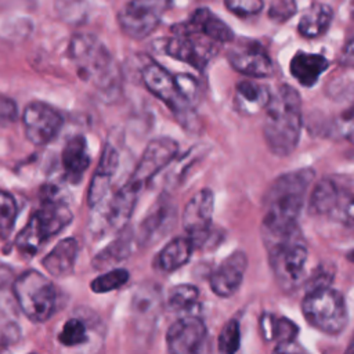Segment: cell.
Wrapping results in <instances>:
<instances>
[{"label": "cell", "instance_id": "1", "mask_svg": "<svg viewBox=\"0 0 354 354\" xmlns=\"http://www.w3.org/2000/svg\"><path fill=\"white\" fill-rule=\"evenodd\" d=\"M315 173L310 167L281 174L264 194L261 235L268 246L299 228L297 218Z\"/></svg>", "mask_w": 354, "mask_h": 354}, {"label": "cell", "instance_id": "2", "mask_svg": "<svg viewBox=\"0 0 354 354\" xmlns=\"http://www.w3.org/2000/svg\"><path fill=\"white\" fill-rule=\"evenodd\" d=\"M301 130V100L289 84H281L266 106L263 136L277 156H288L297 147Z\"/></svg>", "mask_w": 354, "mask_h": 354}, {"label": "cell", "instance_id": "3", "mask_svg": "<svg viewBox=\"0 0 354 354\" xmlns=\"http://www.w3.org/2000/svg\"><path fill=\"white\" fill-rule=\"evenodd\" d=\"M68 54L82 80L104 93L116 90L119 69L104 43L91 33H76L71 37Z\"/></svg>", "mask_w": 354, "mask_h": 354}, {"label": "cell", "instance_id": "4", "mask_svg": "<svg viewBox=\"0 0 354 354\" xmlns=\"http://www.w3.org/2000/svg\"><path fill=\"white\" fill-rule=\"evenodd\" d=\"M72 212L54 194H47L40 209L19 231L15 246L24 254H33L51 236L57 235L72 221Z\"/></svg>", "mask_w": 354, "mask_h": 354}, {"label": "cell", "instance_id": "5", "mask_svg": "<svg viewBox=\"0 0 354 354\" xmlns=\"http://www.w3.org/2000/svg\"><path fill=\"white\" fill-rule=\"evenodd\" d=\"M266 248L277 283L286 292L296 289L301 282L308 257L300 228Z\"/></svg>", "mask_w": 354, "mask_h": 354}, {"label": "cell", "instance_id": "6", "mask_svg": "<svg viewBox=\"0 0 354 354\" xmlns=\"http://www.w3.org/2000/svg\"><path fill=\"white\" fill-rule=\"evenodd\" d=\"M301 313L311 326L328 335L340 333L348 321L344 297L332 288L307 292L301 301Z\"/></svg>", "mask_w": 354, "mask_h": 354}, {"label": "cell", "instance_id": "7", "mask_svg": "<svg viewBox=\"0 0 354 354\" xmlns=\"http://www.w3.org/2000/svg\"><path fill=\"white\" fill-rule=\"evenodd\" d=\"M12 289L22 313L32 322H46L53 315L57 292L54 283L43 274L25 271L15 279Z\"/></svg>", "mask_w": 354, "mask_h": 354}, {"label": "cell", "instance_id": "8", "mask_svg": "<svg viewBox=\"0 0 354 354\" xmlns=\"http://www.w3.org/2000/svg\"><path fill=\"white\" fill-rule=\"evenodd\" d=\"M138 194L140 189L124 183L109 199H104L105 203L93 207L95 209L90 220L93 235L102 236L111 231H122L134 210Z\"/></svg>", "mask_w": 354, "mask_h": 354}, {"label": "cell", "instance_id": "9", "mask_svg": "<svg viewBox=\"0 0 354 354\" xmlns=\"http://www.w3.org/2000/svg\"><path fill=\"white\" fill-rule=\"evenodd\" d=\"M131 332L137 344L151 342L159 314L162 313V292L159 285L142 282L131 297Z\"/></svg>", "mask_w": 354, "mask_h": 354}, {"label": "cell", "instance_id": "10", "mask_svg": "<svg viewBox=\"0 0 354 354\" xmlns=\"http://www.w3.org/2000/svg\"><path fill=\"white\" fill-rule=\"evenodd\" d=\"M170 0H130L118 14L120 29L131 39L149 36L169 8Z\"/></svg>", "mask_w": 354, "mask_h": 354}, {"label": "cell", "instance_id": "11", "mask_svg": "<svg viewBox=\"0 0 354 354\" xmlns=\"http://www.w3.org/2000/svg\"><path fill=\"white\" fill-rule=\"evenodd\" d=\"M141 79L145 87L158 97L174 115L180 119L184 126H194L192 106L181 97L177 90L174 77L159 64L149 62L141 72Z\"/></svg>", "mask_w": 354, "mask_h": 354}, {"label": "cell", "instance_id": "12", "mask_svg": "<svg viewBox=\"0 0 354 354\" xmlns=\"http://www.w3.org/2000/svg\"><path fill=\"white\" fill-rule=\"evenodd\" d=\"M169 354H210L212 344L205 322L187 314L171 324L166 332Z\"/></svg>", "mask_w": 354, "mask_h": 354}, {"label": "cell", "instance_id": "13", "mask_svg": "<svg viewBox=\"0 0 354 354\" xmlns=\"http://www.w3.org/2000/svg\"><path fill=\"white\" fill-rule=\"evenodd\" d=\"M176 36H173L166 44V53L176 59H180L198 71H203L207 62L217 53L214 41L205 36L191 32L184 24L173 26Z\"/></svg>", "mask_w": 354, "mask_h": 354}, {"label": "cell", "instance_id": "14", "mask_svg": "<svg viewBox=\"0 0 354 354\" xmlns=\"http://www.w3.org/2000/svg\"><path fill=\"white\" fill-rule=\"evenodd\" d=\"M178 145L173 138L158 137L148 142L134 171L126 181L134 188L140 189L151 181L160 170H163L171 160H174Z\"/></svg>", "mask_w": 354, "mask_h": 354}, {"label": "cell", "instance_id": "15", "mask_svg": "<svg viewBox=\"0 0 354 354\" xmlns=\"http://www.w3.org/2000/svg\"><path fill=\"white\" fill-rule=\"evenodd\" d=\"M22 123L26 138L35 145H44L58 136L62 126V116L54 106L33 101L25 106Z\"/></svg>", "mask_w": 354, "mask_h": 354}, {"label": "cell", "instance_id": "16", "mask_svg": "<svg viewBox=\"0 0 354 354\" xmlns=\"http://www.w3.org/2000/svg\"><path fill=\"white\" fill-rule=\"evenodd\" d=\"M214 209V195L210 189L198 191L185 205L183 212V227L194 246L202 245L209 236Z\"/></svg>", "mask_w": 354, "mask_h": 354}, {"label": "cell", "instance_id": "17", "mask_svg": "<svg viewBox=\"0 0 354 354\" xmlns=\"http://www.w3.org/2000/svg\"><path fill=\"white\" fill-rule=\"evenodd\" d=\"M230 65L239 73L252 77H267L274 72V65L266 48L253 40L235 44L227 54Z\"/></svg>", "mask_w": 354, "mask_h": 354}, {"label": "cell", "instance_id": "18", "mask_svg": "<svg viewBox=\"0 0 354 354\" xmlns=\"http://www.w3.org/2000/svg\"><path fill=\"white\" fill-rule=\"evenodd\" d=\"M248 267L246 253L236 250L224 259L212 272L209 283L214 295L218 297L232 296L241 286Z\"/></svg>", "mask_w": 354, "mask_h": 354}, {"label": "cell", "instance_id": "19", "mask_svg": "<svg viewBox=\"0 0 354 354\" xmlns=\"http://www.w3.org/2000/svg\"><path fill=\"white\" fill-rule=\"evenodd\" d=\"M174 214V205L170 202V199L166 196H160L140 224L137 235V241L140 242V245H153L158 239H160L171 227Z\"/></svg>", "mask_w": 354, "mask_h": 354}, {"label": "cell", "instance_id": "20", "mask_svg": "<svg viewBox=\"0 0 354 354\" xmlns=\"http://www.w3.org/2000/svg\"><path fill=\"white\" fill-rule=\"evenodd\" d=\"M119 165V153L111 144H105L87 192V203L93 209L100 205L108 195L112 178Z\"/></svg>", "mask_w": 354, "mask_h": 354}, {"label": "cell", "instance_id": "21", "mask_svg": "<svg viewBox=\"0 0 354 354\" xmlns=\"http://www.w3.org/2000/svg\"><path fill=\"white\" fill-rule=\"evenodd\" d=\"M184 25L191 32L199 33L214 43H227L234 39L231 28L207 8H198Z\"/></svg>", "mask_w": 354, "mask_h": 354}, {"label": "cell", "instance_id": "22", "mask_svg": "<svg viewBox=\"0 0 354 354\" xmlns=\"http://www.w3.org/2000/svg\"><path fill=\"white\" fill-rule=\"evenodd\" d=\"M79 252V245L75 238H65L59 241L51 250L47 253L41 264L44 270L53 277H66L73 271L76 257Z\"/></svg>", "mask_w": 354, "mask_h": 354}, {"label": "cell", "instance_id": "23", "mask_svg": "<svg viewBox=\"0 0 354 354\" xmlns=\"http://www.w3.org/2000/svg\"><path fill=\"white\" fill-rule=\"evenodd\" d=\"M329 66L328 59L319 54H311L304 51H297L290 59V73L292 76L304 87L314 86L319 76Z\"/></svg>", "mask_w": 354, "mask_h": 354}, {"label": "cell", "instance_id": "24", "mask_svg": "<svg viewBox=\"0 0 354 354\" xmlns=\"http://www.w3.org/2000/svg\"><path fill=\"white\" fill-rule=\"evenodd\" d=\"M194 242L188 236H177L166 243L155 259V268L160 272H173L183 267L191 257Z\"/></svg>", "mask_w": 354, "mask_h": 354}, {"label": "cell", "instance_id": "25", "mask_svg": "<svg viewBox=\"0 0 354 354\" xmlns=\"http://www.w3.org/2000/svg\"><path fill=\"white\" fill-rule=\"evenodd\" d=\"M61 160H62L64 170L72 178L77 180L90 165V156H88V151H87L86 138L83 136H76V137L71 138L62 149Z\"/></svg>", "mask_w": 354, "mask_h": 354}, {"label": "cell", "instance_id": "26", "mask_svg": "<svg viewBox=\"0 0 354 354\" xmlns=\"http://www.w3.org/2000/svg\"><path fill=\"white\" fill-rule=\"evenodd\" d=\"M332 18L333 11L328 4H314L301 15L297 30L304 37H318L328 30Z\"/></svg>", "mask_w": 354, "mask_h": 354}, {"label": "cell", "instance_id": "27", "mask_svg": "<svg viewBox=\"0 0 354 354\" xmlns=\"http://www.w3.org/2000/svg\"><path fill=\"white\" fill-rule=\"evenodd\" d=\"M131 248V232L124 228L119 232L118 238L113 239L108 246L100 250L93 259V267L97 270L111 268L115 264L123 261L129 257ZM112 270V268H111Z\"/></svg>", "mask_w": 354, "mask_h": 354}, {"label": "cell", "instance_id": "28", "mask_svg": "<svg viewBox=\"0 0 354 354\" xmlns=\"http://www.w3.org/2000/svg\"><path fill=\"white\" fill-rule=\"evenodd\" d=\"M337 201H339L337 187L335 185L333 181L324 178L314 185L310 194L308 213L314 216L330 213L336 207Z\"/></svg>", "mask_w": 354, "mask_h": 354}, {"label": "cell", "instance_id": "29", "mask_svg": "<svg viewBox=\"0 0 354 354\" xmlns=\"http://www.w3.org/2000/svg\"><path fill=\"white\" fill-rule=\"evenodd\" d=\"M261 332L267 342H275L283 343V342H292L297 336V326L288 318L283 317H275L274 314H263L261 321Z\"/></svg>", "mask_w": 354, "mask_h": 354}, {"label": "cell", "instance_id": "30", "mask_svg": "<svg viewBox=\"0 0 354 354\" xmlns=\"http://www.w3.org/2000/svg\"><path fill=\"white\" fill-rule=\"evenodd\" d=\"M236 94L239 98V104L249 113L266 109L271 98V94L266 86L253 83L250 80L239 82L236 84Z\"/></svg>", "mask_w": 354, "mask_h": 354}, {"label": "cell", "instance_id": "31", "mask_svg": "<svg viewBox=\"0 0 354 354\" xmlns=\"http://www.w3.org/2000/svg\"><path fill=\"white\" fill-rule=\"evenodd\" d=\"M199 290L189 283L176 285L169 290L167 306L173 311H189L196 306Z\"/></svg>", "mask_w": 354, "mask_h": 354}, {"label": "cell", "instance_id": "32", "mask_svg": "<svg viewBox=\"0 0 354 354\" xmlns=\"http://www.w3.org/2000/svg\"><path fill=\"white\" fill-rule=\"evenodd\" d=\"M54 8L59 19L69 25H80L87 17L86 0H54Z\"/></svg>", "mask_w": 354, "mask_h": 354}, {"label": "cell", "instance_id": "33", "mask_svg": "<svg viewBox=\"0 0 354 354\" xmlns=\"http://www.w3.org/2000/svg\"><path fill=\"white\" fill-rule=\"evenodd\" d=\"M129 281V271L124 268H112L91 281V290L95 293H106L119 289Z\"/></svg>", "mask_w": 354, "mask_h": 354}, {"label": "cell", "instance_id": "34", "mask_svg": "<svg viewBox=\"0 0 354 354\" xmlns=\"http://www.w3.org/2000/svg\"><path fill=\"white\" fill-rule=\"evenodd\" d=\"M241 346V329L236 319H230L221 329L217 340L218 354H236Z\"/></svg>", "mask_w": 354, "mask_h": 354}, {"label": "cell", "instance_id": "35", "mask_svg": "<svg viewBox=\"0 0 354 354\" xmlns=\"http://www.w3.org/2000/svg\"><path fill=\"white\" fill-rule=\"evenodd\" d=\"M58 340L64 346H79L84 343L87 340V329L84 322L77 318L68 319L58 335Z\"/></svg>", "mask_w": 354, "mask_h": 354}, {"label": "cell", "instance_id": "36", "mask_svg": "<svg viewBox=\"0 0 354 354\" xmlns=\"http://www.w3.org/2000/svg\"><path fill=\"white\" fill-rule=\"evenodd\" d=\"M174 77L176 86L178 93L181 94V97L191 105H196V102L199 101L201 97V88H199V83L198 80L188 73H178Z\"/></svg>", "mask_w": 354, "mask_h": 354}, {"label": "cell", "instance_id": "37", "mask_svg": "<svg viewBox=\"0 0 354 354\" xmlns=\"http://www.w3.org/2000/svg\"><path fill=\"white\" fill-rule=\"evenodd\" d=\"M196 158H198V148L195 147V148H191V149L180 159V162L176 163V165L171 167V170L167 173V178H166L167 184L171 185V187L180 184V183L183 181V178H184L187 170H188L189 166L196 160Z\"/></svg>", "mask_w": 354, "mask_h": 354}, {"label": "cell", "instance_id": "38", "mask_svg": "<svg viewBox=\"0 0 354 354\" xmlns=\"http://www.w3.org/2000/svg\"><path fill=\"white\" fill-rule=\"evenodd\" d=\"M17 216V202L14 196L0 189V230H8Z\"/></svg>", "mask_w": 354, "mask_h": 354}, {"label": "cell", "instance_id": "39", "mask_svg": "<svg viewBox=\"0 0 354 354\" xmlns=\"http://www.w3.org/2000/svg\"><path fill=\"white\" fill-rule=\"evenodd\" d=\"M228 11L238 17H253L257 15L263 7V0H224Z\"/></svg>", "mask_w": 354, "mask_h": 354}, {"label": "cell", "instance_id": "40", "mask_svg": "<svg viewBox=\"0 0 354 354\" xmlns=\"http://www.w3.org/2000/svg\"><path fill=\"white\" fill-rule=\"evenodd\" d=\"M296 11L295 0H272L270 4L268 15L275 21H285Z\"/></svg>", "mask_w": 354, "mask_h": 354}, {"label": "cell", "instance_id": "41", "mask_svg": "<svg viewBox=\"0 0 354 354\" xmlns=\"http://www.w3.org/2000/svg\"><path fill=\"white\" fill-rule=\"evenodd\" d=\"M332 130L339 137H350L354 134V106L335 120Z\"/></svg>", "mask_w": 354, "mask_h": 354}, {"label": "cell", "instance_id": "42", "mask_svg": "<svg viewBox=\"0 0 354 354\" xmlns=\"http://www.w3.org/2000/svg\"><path fill=\"white\" fill-rule=\"evenodd\" d=\"M18 115L17 104L12 98L0 94V127H6L15 122Z\"/></svg>", "mask_w": 354, "mask_h": 354}, {"label": "cell", "instance_id": "43", "mask_svg": "<svg viewBox=\"0 0 354 354\" xmlns=\"http://www.w3.org/2000/svg\"><path fill=\"white\" fill-rule=\"evenodd\" d=\"M19 339V329L11 321L0 319V346L12 344Z\"/></svg>", "mask_w": 354, "mask_h": 354}, {"label": "cell", "instance_id": "44", "mask_svg": "<svg viewBox=\"0 0 354 354\" xmlns=\"http://www.w3.org/2000/svg\"><path fill=\"white\" fill-rule=\"evenodd\" d=\"M333 281V275L328 271H325L324 268H318L313 277L308 279L307 282V292L311 290H317V289H324V288H330V283Z\"/></svg>", "mask_w": 354, "mask_h": 354}, {"label": "cell", "instance_id": "45", "mask_svg": "<svg viewBox=\"0 0 354 354\" xmlns=\"http://www.w3.org/2000/svg\"><path fill=\"white\" fill-rule=\"evenodd\" d=\"M272 354H308L299 343L295 340L278 343L272 351Z\"/></svg>", "mask_w": 354, "mask_h": 354}, {"label": "cell", "instance_id": "46", "mask_svg": "<svg viewBox=\"0 0 354 354\" xmlns=\"http://www.w3.org/2000/svg\"><path fill=\"white\" fill-rule=\"evenodd\" d=\"M339 61H340V64L344 65V66L354 68V39L348 40V41L344 44V47L342 48Z\"/></svg>", "mask_w": 354, "mask_h": 354}, {"label": "cell", "instance_id": "47", "mask_svg": "<svg viewBox=\"0 0 354 354\" xmlns=\"http://www.w3.org/2000/svg\"><path fill=\"white\" fill-rule=\"evenodd\" d=\"M346 217L350 223L354 224V201H351L346 209Z\"/></svg>", "mask_w": 354, "mask_h": 354}, {"label": "cell", "instance_id": "48", "mask_svg": "<svg viewBox=\"0 0 354 354\" xmlns=\"http://www.w3.org/2000/svg\"><path fill=\"white\" fill-rule=\"evenodd\" d=\"M344 354H354V337L351 339V342H350V344L347 346V348H346V351H344Z\"/></svg>", "mask_w": 354, "mask_h": 354}, {"label": "cell", "instance_id": "49", "mask_svg": "<svg viewBox=\"0 0 354 354\" xmlns=\"http://www.w3.org/2000/svg\"><path fill=\"white\" fill-rule=\"evenodd\" d=\"M347 259H348L350 261H353V263H354V250H351V252L347 254Z\"/></svg>", "mask_w": 354, "mask_h": 354}, {"label": "cell", "instance_id": "50", "mask_svg": "<svg viewBox=\"0 0 354 354\" xmlns=\"http://www.w3.org/2000/svg\"><path fill=\"white\" fill-rule=\"evenodd\" d=\"M30 354H36V353H30Z\"/></svg>", "mask_w": 354, "mask_h": 354}]
</instances>
